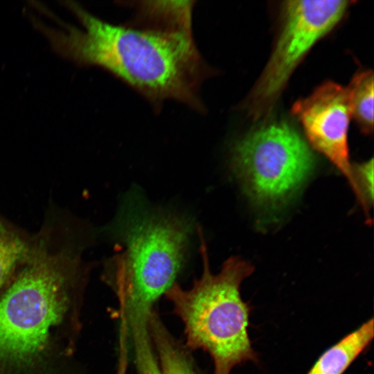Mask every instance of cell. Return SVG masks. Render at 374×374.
Segmentation results:
<instances>
[{"instance_id": "12", "label": "cell", "mask_w": 374, "mask_h": 374, "mask_svg": "<svg viewBox=\"0 0 374 374\" xmlns=\"http://www.w3.org/2000/svg\"><path fill=\"white\" fill-rule=\"evenodd\" d=\"M350 116L365 134L373 130V73L364 71L356 74L346 87Z\"/></svg>"}, {"instance_id": "1", "label": "cell", "mask_w": 374, "mask_h": 374, "mask_svg": "<svg viewBox=\"0 0 374 374\" xmlns=\"http://www.w3.org/2000/svg\"><path fill=\"white\" fill-rule=\"evenodd\" d=\"M82 28L62 29L35 21L60 55L80 66L107 71L145 98L157 110L168 100L198 112L204 105L199 91L211 73L193 33L135 26L116 25L67 2Z\"/></svg>"}, {"instance_id": "9", "label": "cell", "mask_w": 374, "mask_h": 374, "mask_svg": "<svg viewBox=\"0 0 374 374\" xmlns=\"http://www.w3.org/2000/svg\"><path fill=\"white\" fill-rule=\"evenodd\" d=\"M193 1H133L134 15L129 24L161 30L193 33Z\"/></svg>"}, {"instance_id": "11", "label": "cell", "mask_w": 374, "mask_h": 374, "mask_svg": "<svg viewBox=\"0 0 374 374\" xmlns=\"http://www.w3.org/2000/svg\"><path fill=\"white\" fill-rule=\"evenodd\" d=\"M35 233L16 225L0 213V294L25 262Z\"/></svg>"}, {"instance_id": "3", "label": "cell", "mask_w": 374, "mask_h": 374, "mask_svg": "<svg viewBox=\"0 0 374 374\" xmlns=\"http://www.w3.org/2000/svg\"><path fill=\"white\" fill-rule=\"evenodd\" d=\"M109 229L117 249L105 262L102 278L117 298L119 317L149 314L184 266L193 222L152 208L135 191L123 200Z\"/></svg>"}, {"instance_id": "13", "label": "cell", "mask_w": 374, "mask_h": 374, "mask_svg": "<svg viewBox=\"0 0 374 374\" xmlns=\"http://www.w3.org/2000/svg\"><path fill=\"white\" fill-rule=\"evenodd\" d=\"M353 175L362 198V206L368 214L373 198V161L353 166Z\"/></svg>"}, {"instance_id": "4", "label": "cell", "mask_w": 374, "mask_h": 374, "mask_svg": "<svg viewBox=\"0 0 374 374\" xmlns=\"http://www.w3.org/2000/svg\"><path fill=\"white\" fill-rule=\"evenodd\" d=\"M199 235L201 276L190 288L175 283L165 295L184 324L185 346L207 353L213 360V374H231L238 365L258 362L248 331L250 308L240 294V285L253 273V267L231 257L218 274H213L200 230Z\"/></svg>"}, {"instance_id": "10", "label": "cell", "mask_w": 374, "mask_h": 374, "mask_svg": "<svg viewBox=\"0 0 374 374\" xmlns=\"http://www.w3.org/2000/svg\"><path fill=\"white\" fill-rule=\"evenodd\" d=\"M373 319L325 350L306 374H343L373 339Z\"/></svg>"}, {"instance_id": "8", "label": "cell", "mask_w": 374, "mask_h": 374, "mask_svg": "<svg viewBox=\"0 0 374 374\" xmlns=\"http://www.w3.org/2000/svg\"><path fill=\"white\" fill-rule=\"evenodd\" d=\"M136 374H202L189 350L168 330L158 314L124 321Z\"/></svg>"}, {"instance_id": "5", "label": "cell", "mask_w": 374, "mask_h": 374, "mask_svg": "<svg viewBox=\"0 0 374 374\" xmlns=\"http://www.w3.org/2000/svg\"><path fill=\"white\" fill-rule=\"evenodd\" d=\"M231 165L252 201L274 209L301 188L313 170L314 157L294 128L276 122L238 141L232 150Z\"/></svg>"}, {"instance_id": "7", "label": "cell", "mask_w": 374, "mask_h": 374, "mask_svg": "<svg viewBox=\"0 0 374 374\" xmlns=\"http://www.w3.org/2000/svg\"><path fill=\"white\" fill-rule=\"evenodd\" d=\"M292 112L311 144L344 175L362 204L349 159L348 130L351 116L346 88L325 82L307 98L297 100Z\"/></svg>"}, {"instance_id": "6", "label": "cell", "mask_w": 374, "mask_h": 374, "mask_svg": "<svg viewBox=\"0 0 374 374\" xmlns=\"http://www.w3.org/2000/svg\"><path fill=\"white\" fill-rule=\"evenodd\" d=\"M348 3L342 0L285 2L280 34L250 98L253 118L270 109L299 62L338 23Z\"/></svg>"}, {"instance_id": "2", "label": "cell", "mask_w": 374, "mask_h": 374, "mask_svg": "<svg viewBox=\"0 0 374 374\" xmlns=\"http://www.w3.org/2000/svg\"><path fill=\"white\" fill-rule=\"evenodd\" d=\"M94 231L51 205L30 254L0 295V361L25 364L48 347L70 305L80 300L91 266L83 253Z\"/></svg>"}]
</instances>
